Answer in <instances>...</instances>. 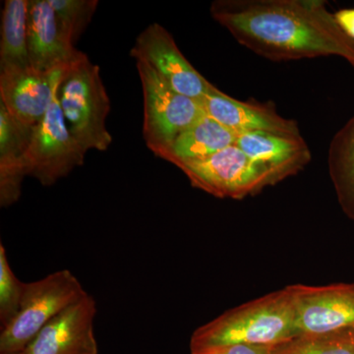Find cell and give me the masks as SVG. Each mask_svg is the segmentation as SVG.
<instances>
[{
	"mask_svg": "<svg viewBox=\"0 0 354 354\" xmlns=\"http://www.w3.org/2000/svg\"><path fill=\"white\" fill-rule=\"evenodd\" d=\"M298 335L325 334L354 328V283L286 286Z\"/></svg>",
	"mask_w": 354,
	"mask_h": 354,
	"instance_id": "9c48e42d",
	"label": "cell"
},
{
	"mask_svg": "<svg viewBox=\"0 0 354 354\" xmlns=\"http://www.w3.org/2000/svg\"><path fill=\"white\" fill-rule=\"evenodd\" d=\"M235 145L249 158L270 167L281 181L301 171L312 158L302 136L270 132L246 133L239 135Z\"/></svg>",
	"mask_w": 354,
	"mask_h": 354,
	"instance_id": "9a60e30c",
	"label": "cell"
},
{
	"mask_svg": "<svg viewBox=\"0 0 354 354\" xmlns=\"http://www.w3.org/2000/svg\"><path fill=\"white\" fill-rule=\"evenodd\" d=\"M271 348H268V346L234 344V346L207 349V351L194 354H271Z\"/></svg>",
	"mask_w": 354,
	"mask_h": 354,
	"instance_id": "7402d4cb",
	"label": "cell"
},
{
	"mask_svg": "<svg viewBox=\"0 0 354 354\" xmlns=\"http://www.w3.org/2000/svg\"><path fill=\"white\" fill-rule=\"evenodd\" d=\"M0 354H25V353H24V351H18V353H0Z\"/></svg>",
	"mask_w": 354,
	"mask_h": 354,
	"instance_id": "cb8c5ba5",
	"label": "cell"
},
{
	"mask_svg": "<svg viewBox=\"0 0 354 354\" xmlns=\"http://www.w3.org/2000/svg\"><path fill=\"white\" fill-rule=\"evenodd\" d=\"M35 127L16 120L0 102V206L20 199L22 183L29 176L28 152Z\"/></svg>",
	"mask_w": 354,
	"mask_h": 354,
	"instance_id": "5bb4252c",
	"label": "cell"
},
{
	"mask_svg": "<svg viewBox=\"0 0 354 354\" xmlns=\"http://www.w3.org/2000/svg\"><path fill=\"white\" fill-rule=\"evenodd\" d=\"M136 62L143 88L144 139L157 156L206 113L201 102L176 92L147 62Z\"/></svg>",
	"mask_w": 354,
	"mask_h": 354,
	"instance_id": "8992f818",
	"label": "cell"
},
{
	"mask_svg": "<svg viewBox=\"0 0 354 354\" xmlns=\"http://www.w3.org/2000/svg\"><path fill=\"white\" fill-rule=\"evenodd\" d=\"M334 14L342 31L354 41V8L342 9Z\"/></svg>",
	"mask_w": 354,
	"mask_h": 354,
	"instance_id": "603a6c76",
	"label": "cell"
},
{
	"mask_svg": "<svg viewBox=\"0 0 354 354\" xmlns=\"http://www.w3.org/2000/svg\"><path fill=\"white\" fill-rule=\"evenodd\" d=\"M29 0H6L2 10L0 69L30 66L28 55Z\"/></svg>",
	"mask_w": 354,
	"mask_h": 354,
	"instance_id": "ac0fdd59",
	"label": "cell"
},
{
	"mask_svg": "<svg viewBox=\"0 0 354 354\" xmlns=\"http://www.w3.org/2000/svg\"><path fill=\"white\" fill-rule=\"evenodd\" d=\"M271 354H354V328L297 335L272 346Z\"/></svg>",
	"mask_w": 354,
	"mask_h": 354,
	"instance_id": "d6986e66",
	"label": "cell"
},
{
	"mask_svg": "<svg viewBox=\"0 0 354 354\" xmlns=\"http://www.w3.org/2000/svg\"><path fill=\"white\" fill-rule=\"evenodd\" d=\"M207 115L236 133L270 132L286 136H301L295 120H286L271 106L239 101L214 88L201 101Z\"/></svg>",
	"mask_w": 354,
	"mask_h": 354,
	"instance_id": "4fadbf2b",
	"label": "cell"
},
{
	"mask_svg": "<svg viewBox=\"0 0 354 354\" xmlns=\"http://www.w3.org/2000/svg\"><path fill=\"white\" fill-rule=\"evenodd\" d=\"M69 67L48 71L31 66L0 69V102L16 120L37 127L50 109Z\"/></svg>",
	"mask_w": 354,
	"mask_h": 354,
	"instance_id": "30bf717a",
	"label": "cell"
},
{
	"mask_svg": "<svg viewBox=\"0 0 354 354\" xmlns=\"http://www.w3.org/2000/svg\"><path fill=\"white\" fill-rule=\"evenodd\" d=\"M28 55L39 71L71 66L85 55L66 38L48 0H29Z\"/></svg>",
	"mask_w": 354,
	"mask_h": 354,
	"instance_id": "7c38bea8",
	"label": "cell"
},
{
	"mask_svg": "<svg viewBox=\"0 0 354 354\" xmlns=\"http://www.w3.org/2000/svg\"><path fill=\"white\" fill-rule=\"evenodd\" d=\"M86 295L80 281L69 270L26 283L19 312L12 322L1 329L0 353L24 351L53 318Z\"/></svg>",
	"mask_w": 354,
	"mask_h": 354,
	"instance_id": "277c9868",
	"label": "cell"
},
{
	"mask_svg": "<svg viewBox=\"0 0 354 354\" xmlns=\"http://www.w3.org/2000/svg\"><path fill=\"white\" fill-rule=\"evenodd\" d=\"M297 335L292 300L285 288L227 310L198 328L191 337V354L234 344L272 348Z\"/></svg>",
	"mask_w": 354,
	"mask_h": 354,
	"instance_id": "7a4b0ae2",
	"label": "cell"
},
{
	"mask_svg": "<svg viewBox=\"0 0 354 354\" xmlns=\"http://www.w3.org/2000/svg\"><path fill=\"white\" fill-rule=\"evenodd\" d=\"M237 137L239 134L205 114L160 151L157 157L178 167L187 162L205 160L235 145Z\"/></svg>",
	"mask_w": 354,
	"mask_h": 354,
	"instance_id": "2e32d148",
	"label": "cell"
},
{
	"mask_svg": "<svg viewBox=\"0 0 354 354\" xmlns=\"http://www.w3.org/2000/svg\"><path fill=\"white\" fill-rule=\"evenodd\" d=\"M26 283L14 274L7 259L6 247L0 243V324L1 329L12 322L19 312Z\"/></svg>",
	"mask_w": 354,
	"mask_h": 354,
	"instance_id": "44dd1931",
	"label": "cell"
},
{
	"mask_svg": "<svg viewBox=\"0 0 354 354\" xmlns=\"http://www.w3.org/2000/svg\"><path fill=\"white\" fill-rule=\"evenodd\" d=\"M86 152L72 136L58 101L35 127L28 152L29 176L44 186L53 185L84 164Z\"/></svg>",
	"mask_w": 354,
	"mask_h": 354,
	"instance_id": "52a82bcc",
	"label": "cell"
},
{
	"mask_svg": "<svg viewBox=\"0 0 354 354\" xmlns=\"http://www.w3.org/2000/svg\"><path fill=\"white\" fill-rule=\"evenodd\" d=\"M95 314L97 304L87 293L53 318L22 351L25 354H99L94 333Z\"/></svg>",
	"mask_w": 354,
	"mask_h": 354,
	"instance_id": "8fae6325",
	"label": "cell"
},
{
	"mask_svg": "<svg viewBox=\"0 0 354 354\" xmlns=\"http://www.w3.org/2000/svg\"><path fill=\"white\" fill-rule=\"evenodd\" d=\"M130 55L150 65L179 94L201 102L215 88L186 59L162 26L153 23L137 37Z\"/></svg>",
	"mask_w": 354,
	"mask_h": 354,
	"instance_id": "ba28073f",
	"label": "cell"
},
{
	"mask_svg": "<svg viewBox=\"0 0 354 354\" xmlns=\"http://www.w3.org/2000/svg\"><path fill=\"white\" fill-rule=\"evenodd\" d=\"M328 167L342 211L354 221V116L330 142Z\"/></svg>",
	"mask_w": 354,
	"mask_h": 354,
	"instance_id": "e0dca14e",
	"label": "cell"
},
{
	"mask_svg": "<svg viewBox=\"0 0 354 354\" xmlns=\"http://www.w3.org/2000/svg\"><path fill=\"white\" fill-rule=\"evenodd\" d=\"M193 187L216 198L241 200L281 183L267 165L249 158L236 145L197 162L179 165Z\"/></svg>",
	"mask_w": 354,
	"mask_h": 354,
	"instance_id": "5b68a950",
	"label": "cell"
},
{
	"mask_svg": "<svg viewBox=\"0 0 354 354\" xmlns=\"http://www.w3.org/2000/svg\"><path fill=\"white\" fill-rule=\"evenodd\" d=\"M209 12L241 46L267 59L339 57L354 68V41L322 0H216Z\"/></svg>",
	"mask_w": 354,
	"mask_h": 354,
	"instance_id": "6da1fadb",
	"label": "cell"
},
{
	"mask_svg": "<svg viewBox=\"0 0 354 354\" xmlns=\"http://www.w3.org/2000/svg\"><path fill=\"white\" fill-rule=\"evenodd\" d=\"M66 38L76 41L92 21L99 6L97 0H48Z\"/></svg>",
	"mask_w": 354,
	"mask_h": 354,
	"instance_id": "ffe728a7",
	"label": "cell"
},
{
	"mask_svg": "<svg viewBox=\"0 0 354 354\" xmlns=\"http://www.w3.org/2000/svg\"><path fill=\"white\" fill-rule=\"evenodd\" d=\"M58 101L73 138L88 150L106 151L113 137L106 129L111 102L97 65L84 55L67 70Z\"/></svg>",
	"mask_w": 354,
	"mask_h": 354,
	"instance_id": "3957f363",
	"label": "cell"
}]
</instances>
